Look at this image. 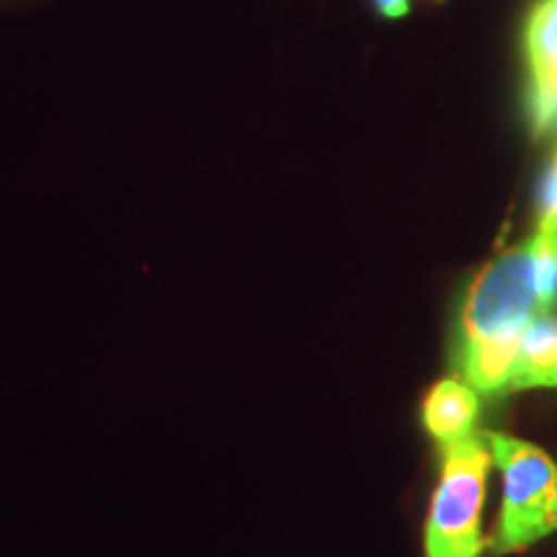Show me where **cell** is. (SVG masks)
Returning <instances> with one entry per match:
<instances>
[{
  "label": "cell",
  "mask_w": 557,
  "mask_h": 557,
  "mask_svg": "<svg viewBox=\"0 0 557 557\" xmlns=\"http://www.w3.org/2000/svg\"><path fill=\"white\" fill-rule=\"evenodd\" d=\"M529 67V122L540 139L557 129V0H542L524 29Z\"/></svg>",
  "instance_id": "cell-4"
},
{
  "label": "cell",
  "mask_w": 557,
  "mask_h": 557,
  "mask_svg": "<svg viewBox=\"0 0 557 557\" xmlns=\"http://www.w3.org/2000/svg\"><path fill=\"white\" fill-rule=\"evenodd\" d=\"M537 233H557V150L540 178Z\"/></svg>",
  "instance_id": "cell-8"
},
{
  "label": "cell",
  "mask_w": 557,
  "mask_h": 557,
  "mask_svg": "<svg viewBox=\"0 0 557 557\" xmlns=\"http://www.w3.org/2000/svg\"><path fill=\"white\" fill-rule=\"evenodd\" d=\"M504 478V500L493 540L496 557L524 553L557 532V465L534 444L506 434H485Z\"/></svg>",
  "instance_id": "cell-3"
},
{
  "label": "cell",
  "mask_w": 557,
  "mask_h": 557,
  "mask_svg": "<svg viewBox=\"0 0 557 557\" xmlns=\"http://www.w3.org/2000/svg\"><path fill=\"white\" fill-rule=\"evenodd\" d=\"M532 243L534 287H537L542 315H547L557 305V233H537Z\"/></svg>",
  "instance_id": "cell-7"
},
{
  "label": "cell",
  "mask_w": 557,
  "mask_h": 557,
  "mask_svg": "<svg viewBox=\"0 0 557 557\" xmlns=\"http://www.w3.org/2000/svg\"><path fill=\"white\" fill-rule=\"evenodd\" d=\"M374 5L385 18H403L410 11V0H374Z\"/></svg>",
  "instance_id": "cell-9"
},
{
  "label": "cell",
  "mask_w": 557,
  "mask_h": 557,
  "mask_svg": "<svg viewBox=\"0 0 557 557\" xmlns=\"http://www.w3.org/2000/svg\"><path fill=\"white\" fill-rule=\"evenodd\" d=\"M529 387H557V315H540L521 336L508 393Z\"/></svg>",
  "instance_id": "cell-6"
},
{
  "label": "cell",
  "mask_w": 557,
  "mask_h": 557,
  "mask_svg": "<svg viewBox=\"0 0 557 557\" xmlns=\"http://www.w3.org/2000/svg\"><path fill=\"white\" fill-rule=\"evenodd\" d=\"M493 451L485 434H470L438 447V480L431 496L423 555L480 557L487 547L483 506Z\"/></svg>",
  "instance_id": "cell-1"
},
{
  "label": "cell",
  "mask_w": 557,
  "mask_h": 557,
  "mask_svg": "<svg viewBox=\"0 0 557 557\" xmlns=\"http://www.w3.org/2000/svg\"><path fill=\"white\" fill-rule=\"evenodd\" d=\"M480 418V398L465 380H438L421 403L423 431L434 438L438 447L455 444L459 438L475 434Z\"/></svg>",
  "instance_id": "cell-5"
},
{
  "label": "cell",
  "mask_w": 557,
  "mask_h": 557,
  "mask_svg": "<svg viewBox=\"0 0 557 557\" xmlns=\"http://www.w3.org/2000/svg\"><path fill=\"white\" fill-rule=\"evenodd\" d=\"M532 238L487 261L459 297L449 354L491 341H521L527 325L542 315L534 287Z\"/></svg>",
  "instance_id": "cell-2"
}]
</instances>
